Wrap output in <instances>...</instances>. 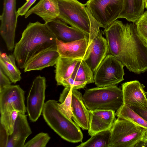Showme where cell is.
I'll return each instance as SVG.
<instances>
[{
  "instance_id": "9",
  "label": "cell",
  "mask_w": 147,
  "mask_h": 147,
  "mask_svg": "<svg viewBox=\"0 0 147 147\" xmlns=\"http://www.w3.org/2000/svg\"><path fill=\"white\" fill-rule=\"evenodd\" d=\"M16 0H4L3 12L0 16V33L8 51L14 49L15 32L18 16Z\"/></svg>"
},
{
  "instance_id": "8",
  "label": "cell",
  "mask_w": 147,
  "mask_h": 147,
  "mask_svg": "<svg viewBox=\"0 0 147 147\" xmlns=\"http://www.w3.org/2000/svg\"><path fill=\"white\" fill-rule=\"evenodd\" d=\"M124 66L116 58L108 54L94 73V83L97 87L115 85L123 81Z\"/></svg>"
},
{
  "instance_id": "1",
  "label": "cell",
  "mask_w": 147,
  "mask_h": 147,
  "mask_svg": "<svg viewBox=\"0 0 147 147\" xmlns=\"http://www.w3.org/2000/svg\"><path fill=\"white\" fill-rule=\"evenodd\" d=\"M103 33L108 54L116 58L130 71L140 74L147 70V44L138 34L135 23L124 24L116 20L105 28Z\"/></svg>"
},
{
  "instance_id": "19",
  "label": "cell",
  "mask_w": 147,
  "mask_h": 147,
  "mask_svg": "<svg viewBox=\"0 0 147 147\" xmlns=\"http://www.w3.org/2000/svg\"><path fill=\"white\" fill-rule=\"evenodd\" d=\"M60 57L57 47L46 50L32 57L25 65L24 71L41 70L53 66L55 65Z\"/></svg>"
},
{
  "instance_id": "4",
  "label": "cell",
  "mask_w": 147,
  "mask_h": 147,
  "mask_svg": "<svg viewBox=\"0 0 147 147\" xmlns=\"http://www.w3.org/2000/svg\"><path fill=\"white\" fill-rule=\"evenodd\" d=\"M82 97L89 110H111L115 112L123 104L122 89L116 85L87 89Z\"/></svg>"
},
{
  "instance_id": "14",
  "label": "cell",
  "mask_w": 147,
  "mask_h": 147,
  "mask_svg": "<svg viewBox=\"0 0 147 147\" xmlns=\"http://www.w3.org/2000/svg\"><path fill=\"white\" fill-rule=\"evenodd\" d=\"M102 33L103 32L100 31L93 40L89 47L88 55L84 59L94 73L108 54L106 39L102 36Z\"/></svg>"
},
{
  "instance_id": "26",
  "label": "cell",
  "mask_w": 147,
  "mask_h": 147,
  "mask_svg": "<svg viewBox=\"0 0 147 147\" xmlns=\"http://www.w3.org/2000/svg\"><path fill=\"white\" fill-rule=\"evenodd\" d=\"M111 129L102 131L92 136L77 147H109Z\"/></svg>"
},
{
  "instance_id": "12",
  "label": "cell",
  "mask_w": 147,
  "mask_h": 147,
  "mask_svg": "<svg viewBox=\"0 0 147 147\" xmlns=\"http://www.w3.org/2000/svg\"><path fill=\"white\" fill-rule=\"evenodd\" d=\"M25 91L19 85H10L0 90V111L10 108L25 114Z\"/></svg>"
},
{
  "instance_id": "31",
  "label": "cell",
  "mask_w": 147,
  "mask_h": 147,
  "mask_svg": "<svg viewBox=\"0 0 147 147\" xmlns=\"http://www.w3.org/2000/svg\"><path fill=\"white\" fill-rule=\"evenodd\" d=\"M87 83L84 81H78L74 80L71 77L63 80L61 83L60 86L65 87H71L79 89L84 88Z\"/></svg>"
},
{
  "instance_id": "36",
  "label": "cell",
  "mask_w": 147,
  "mask_h": 147,
  "mask_svg": "<svg viewBox=\"0 0 147 147\" xmlns=\"http://www.w3.org/2000/svg\"><path fill=\"white\" fill-rule=\"evenodd\" d=\"M141 142L144 144H147V129H142Z\"/></svg>"
},
{
  "instance_id": "16",
  "label": "cell",
  "mask_w": 147,
  "mask_h": 147,
  "mask_svg": "<svg viewBox=\"0 0 147 147\" xmlns=\"http://www.w3.org/2000/svg\"><path fill=\"white\" fill-rule=\"evenodd\" d=\"M46 24L56 38L64 42L89 38V36L82 31L68 26L66 23L58 18Z\"/></svg>"
},
{
  "instance_id": "17",
  "label": "cell",
  "mask_w": 147,
  "mask_h": 147,
  "mask_svg": "<svg viewBox=\"0 0 147 147\" xmlns=\"http://www.w3.org/2000/svg\"><path fill=\"white\" fill-rule=\"evenodd\" d=\"M27 115L19 113L12 134L9 135L6 147H23L26 140L32 133Z\"/></svg>"
},
{
  "instance_id": "2",
  "label": "cell",
  "mask_w": 147,
  "mask_h": 147,
  "mask_svg": "<svg viewBox=\"0 0 147 147\" xmlns=\"http://www.w3.org/2000/svg\"><path fill=\"white\" fill-rule=\"evenodd\" d=\"M56 39L46 23L30 22L14 49L13 55L18 67L24 69L35 56L50 48L57 47Z\"/></svg>"
},
{
  "instance_id": "30",
  "label": "cell",
  "mask_w": 147,
  "mask_h": 147,
  "mask_svg": "<svg viewBox=\"0 0 147 147\" xmlns=\"http://www.w3.org/2000/svg\"><path fill=\"white\" fill-rule=\"evenodd\" d=\"M135 24L138 34L147 44V10Z\"/></svg>"
},
{
  "instance_id": "23",
  "label": "cell",
  "mask_w": 147,
  "mask_h": 147,
  "mask_svg": "<svg viewBox=\"0 0 147 147\" xmlns=\"http://www.w3.org/2000/svg\"><path fill=\"white\" fill-rule=\"evenodd\" d=\"M16 60L13 54L8 55L0 52V68L14 84L21 79V73L16 65Z\"/></svg>"
},
{
  "instance_id": "37",
  "label": "cell",
  "mask_w": 147,
  "mask_h": 147,
  "mask_svg": "<svg viewBox=\"0 0 147 147\" xmlns=\"http://www.w3.org/2000/svg\"><path fill=\"white\" fill-rule=\"evenodd\" d=\"M145 7L147 9V0H145Z\"/></svg>"
},
{
  "instance_id": "7",
  "label": "cell",
  "mask_w": 147,
  "mask_h": 147,
  "mask_svg": "<svg viewBox=\"0 0 147 147\" xmlns=\"http://www.w3.org/2000/svg\"><path fill=\"white\" fill-rule=\"evenodd\" d=\"M85 5L100 27L105 28L118 18L123 0H88Z\"/></svg>"
},
{
  "instance_id": "29",
  "label": "cell",
  "mask_w": 147,
  "mask_h": 147,
  "mask_svg": "<svg viewBox=\"0 0 147 147\" xmlns=\"http://www.w3.org/2000/svg\"><path fill=\"white\" fill-rule=\"evenodd\" d=\"M50 139L47 133L41 132L25 143L23 147H46Z\"/></svg>"
},
{
  "instance_id": "28",
  "label": "cell",
  "mask_w": 147,
  "mask_h": 147,
  "mask_svg": "<svg viewBox=\"0 0 147 147\" xmlns=\"http://www.w3.org/2000/svg\"><path fill=\"white\" fill-rule=\"evenodd\" d=\"M0 125L8 135H11L19 112L13 108H8L0 112Z\"/></svg>"
},
{
  "instance_id": "22",
  "label": "cell",
  "mask_w": 147,
  "mask_h": 147,
  "mask_svg": "<svg viewBox=\"0 0 147 147\" xmlns=\"http://www.w3.org/2000/svg\"><path fill=\"white\" fill-rule=\"evenodd\" d=\"M81 59L59 57L55 66V78L57 85L60 86L63 80L71 76L76 64Z\"/></svg>"
},
{
  "instance_id": "20",
  "label": "cell",
  "mask_w": 147,
  "mask_h": 147,
  "mask_svg": "<svg viewBox=\"0 0 147 147\" xmlns=\"http://www.w3.org/2000/svg\"><path fill=\"white\" fill-rule=\"evenodd\" d=\"M35 14L47 23L57 18L59 14L58 3L57 0H40L25 15V18L32 14Z\"/></svg>"
},
{
  "instance_id": "32",
  "label": "cell",
  "mask_w": 147,
  "mask_h": 147,
  "mask_svg": "<svg viewBox=\"0 0 147 147\" xmlns=\"http://www.w3.org/2000/svg\"><path fill=\"white\" fill-rule=\"evenodd\" d=\"M89 16L90 23V33L89 37L88 48L93 40L97 36L100 32V27L99 24L91 16L86 10Z\"/></svg>"
},
{
  "instance_id": "27",
  "label": "cell",
  "mask_w": 147,
  "mask_h": 147,
  "mask_svg": "<svg viewBox=\"0 0 147 147\" xmlns=\"http://www.w3.org/2000/svg\"><path fill=\"white\" fill-rule=\"evenodd\" d=\"M73 88L65 87L60 94L57 105L59 110L66 116L72 120L73 115L71 104Z\"/></svg>"
},
{
  "instance_id": "5",
  "label": "cell",
  "mask_w": 147,
  "mask_h": 147,
  "mask_svg": "<svg viewBox=\"0 0 147 147\" xmlns=\"http://www.w3.org/2000/svg\"><path fill=\"white\" fill-rule=\"evenodd\" d=\"M59 14L57 18L82 31L89 37L90 23L85 4L77 0H57Z\"/></svg>"
},
{
  "instance_id": "33",
  "label": "cell",
  "mask_w": 147,
  "mask_h": 147,
  "mask_svg": "<svg viewBox=\"0 0 147 147\" xmlns=\"http://www.w3.org/2000/svg\"><path fill=\"white\" fill-rule=\"evenodd\" d=\"M36 1V0H27L26 2L18 9L17 11V16L18 17L25 15L31 6Z\"/></svg>"
},
{
  "instance_id": "18",
  "label": "cell",
  "mask_w": 147,
  "mask_h": 147,
  "mask_svg": "<svg viewBox=\"0 0 147 147\" xmlns=\"http://www.w3.org/2000/svg\"><path fill=\"white\" fill-rule=\"evenodd\" d=\"M71 107L73 115L72 119L83 130L88 129L89 110L84 104L80 92L73 88L72 91Z\"/></svg>"
},
{
  "instance_id": "21",
  "label": "cell",
  "mask_w": 147,
  "mask_h": 147,
  "mask_svg": "<svg viewBox=\"0 0 147 147\" xmlns=\"http://www.w3.org/2000/svg\"><path fill=\"white\" fill-rule=\"evenodd\" d=\"M145 0H123V7L118 18H125L135 23L144 13Z\"/></svg>"
},
{
  "instance_id": "10",
  "label": "cell",
  "mask_w": 147,
  "mask_h": 147,
  "mask_svg": "<svg viewBox=\"0 0 147 147\" xmlns=\"http://www.w3.org/2000/svg\"><path fill=\"white\" fill-rule=\"evenodd\" d=\"M46 82L45 77L37 76L29 92L26 108L29 119L32 122H36L42 113L45 103Z\"/></svg>"
},
{
  "instance_id": "13",
  "label": "cell",
  "mask_w": 147,
  "mask_h": 147,
  "mask_svg": "<svg viewBox=\"0 0 147 147\" xmlns=\"http://www.w3.org/2000/svg\"><path fill=\"white\" fill-rule=\"evenodd\" d=\"M88 133L91 136L99 132L111 129L116 120L115 112L111 110H89Z\"/></svg>"
},
{
  "instance_id": "15",
  "label": "cell",
  "mask_w": 147,
  "mask_h": 147,
  "mask_svg": "<svg viewBox=\"0 0 147 147\" xmlns=\"http://www.w3.org/2000/svg\"><path fill=\"white\" fill-rule=\"evenodd\" d=\"M88 38L64 42L56 39L57 51L60 56L71 59H85L88 51Z\"/></svg>"
},
{
  "instance_id": "6",
  "label": "cell",
  "mask_w": 147,
  "mask_h": 147,
  "mask_svg": "<svg viewBox=\"0 0 147 147\" xmlns=\"http://www.w3.org/2000/svg\"><path fill=\"white\" fill-rule=\"evenodd\" d=\"M143 129L127 120L117 118L111 129L109 147L138 146Z\"/></svg>"
},
{
  "instance_id": "11",
  "label": "cell",
  "mask_w": 147,
  "mask_h": 147,
  "mask_svg": "<svg viewBox=\"0 0 147 147\" xmlns=\"http://www.w3.org/2000/svg\"><path fill=\"white\" fill-rule=\"evenodd\" d=\"M144 88L143 84L136 80L122 84L123 104L130 108L147 111V92Z\"/></svg>"
},
{
  "instance_id": "24",
  "label": "cell",
  "mask_w": 147,
  "mask_h": 147,
  "mask_svg": "<svg viewBox=\"0 0 147 147\" xmlns=\"http://www.w3.org/2000/svg\"><path fill=\"white\" fill-rule=\"evenodd\" d=\"M71 77L75 80L84 81L87 84L94 83V73L83 59L77 63Z\"/></svg>"
},
{
  "instance_id": "35",
  "label": "cell",
  "mask_w": 147,
  "mask_h": 147,
  "mask_svg": "<svg viewBox=\"0 0 147 147\" xmlns=\"http://www.w3.org/2000/svg\"><path fill=\"white\" fill-rule=\"evenodd\" d=\"M147 121V111H143L135 108H130Z\"/></svg>"
},
{
  "instance_id": "25",
  "label": "cell",
  "mask_w": 147,
  "mask_h": 147,
  "mask_svg": "<svg viewBox=\"0 0 147 147\" xmlns=\"http://www.w3.org/2000/svg\"><path fill=\"white\" fill-rule=\"evenodd\" d=\"M115 115L118 118L127 120L143 128L147 129V121L125 105L122 104L116 111Z\"/></svg>"
},
{
  "instance_id": "34",
  "label": "cell",
  "mask_w": 147,
  "mask_h": 147,
  "mask_svg": "<svg viewBox=\"0 0 147 147\" xmlns=\"http://www.w3.org/2000/svg\"><path fill=\"white\" fill-rule=\"evenodd\" d=\"M11 82L8 77L0 68V90L11 85Z\"/></svg>"
},
{
  "instance_id": "3",
  "label": "cell",
  "mask_w": 147,
  "mask_h": 147,
  "mask_svg": "<svg viewBox=\"0 0 147 147\" xmlns=\"http://www.w3.org/2000/svg\"><path fill=\"white\" fill-rule=\"evenodd\" d=\"M57 102L54 100L45 102L42 113L44 120L64 140L73 143L82 142L83 135L80 127L59 110Z\"/></svg>"
}]
</instances>
